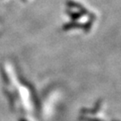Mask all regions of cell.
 I'll list each match as a JSON object with an SVG mask.
<instances>
[{
  "instance_id": "1",
  "label": "cell",
  "mask_w": 121,
  "mask_h": 121,
  "mask_svg": "<svg viewBox=\"0 0 121 121\" xmlns=\"http://www.w3.org/2000/svg\"><path fill=\"white\" fill-rule=\"evenodd\" d=\"M19 121H25V120H24V119H20Z\"/></svg>"
}]
</instances>
